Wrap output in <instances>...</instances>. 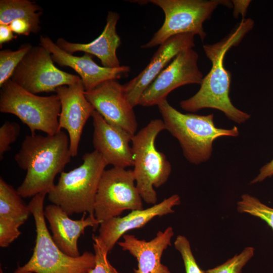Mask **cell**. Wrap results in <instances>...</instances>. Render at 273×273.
Returning a JSON list of instances; mask_svg holds the SVG:
<instances>
[{
  "label": "cell",
  "instance_id": "obj_1",
  "mask_svg": "<svg viewBox=\"0 0 273 273\" xmlns=\"http://www.w3.org/2000/svg\"><path fill=\"white\" fill-rule=\"evenodd\" d=\"M253 25L252 19L243 20L234 31L221 41L203 46L205 55L211 62V68L204 77L199 90L180 102L182 109L191 112L203 108L217 109L222 112L229 120L238 124L250 118V114L237 109L231 101V73L225 68L223 61L226 52L232 47L237 46Z\"/></svg>",
  "mask_w": 273,
  "mask_h": 273
},
{
  "label": "cell",
  "instance_id": "obj_2",
  "mask_svg": "<svg viewBox=\"0 0 273 273\" xmlns=\"http://www.w3.org/2000/svg\"><path fill=\"white\" fill-rule=\"evenodd\" d=\"M69 136L62 130L54 135L31 134L25 136L14 158L26 171L17 191L22 198L46 192L55 185L56 176L63 171L71 161Z\"/></svg>",
  "mask_w": 273,
  "mask_h": 273
},
{
  "label": "cell",
  "instance_id": "obj_3",
  "mask_svg": "<svg viewBox=\"0 0 273 273\" xmlns=\"http://www.w3.org/2000/svg\"><path fill=\"white\" fill-rule=\"evenodd\" d=\"M157 106L165 129L178 140L185 157L193 164L198 165L210 159L213 143L216 139L239 135L236 126L230 129L216 127L212 113L184 114L170 105L167 100Z\"/></svg>",
  "mask_w": 273,
  "mask_h": 273
},
{
  "label": "cell",
  "instance_id": "obj_4",
  "mask_svg": "<svg viewBox=\"0 0 273 273\" xmlns=\"http://www.w3.org/2000/svg\"><path fill=\"white\" fill-rule=\"evenodd\" d=\"M46 192L33 196L28 204L33 215L36 236L32 255L13 273H89L95 265V254L84 251L73 257L63 253L56 245L47 227L43 204Z\"/></svg>",
  "mask_w": 273,
  "mask_h": 273
},
{
  "label": "cell",
  "instance_id": "obj_5",
  "mask_svg": "<svg viewBox=\"0 0 273 273\" xmlns=\"http://www.w3.org/2000/svg\"><path fill=\"white\" fill-rule=\"evenodd\" d=\"M82 163L63 171L58 183L49 192L48 199L69 216L88 213L94 215V204L100 180L107 164L96 150L82 156Z\"/></svg>",
  "mask_w": 273,
  "mask_h": 273
},
{
  "label": "cell",
  "instance_id": "obj_6",
  "mask_svg": "<svg viewBox=\"0 0 273 273\" xmlns=\"http://www.w3.org/2000/svg\"><path fill=\"white\" fill-rule=\"evenodd\" d=\"M165 129L162 119L151 120L131 138V149L136 187L147 203L157 202L154 188H159L168 180L171 166L165 154L155 146L158 134Z\"/></svg>",
  "mask_w": 273,
  "mask_h": 273
},
{
  "label": "cell",
  "instance_id": "obj_7",
  "mask_svg": "<svg viewBox=\"0 0 273 273\" xmlns=\"http://www.w3.org/2000/svg\"><path fill=\"white\" fill-rule=\"evenodd\" d=\"M0 111L18 117L31 134L40 130L54 135L60 130L59 117L61 104L58 95L38 96L9 79L1 87Z\"/></svg>",
  "mask_w": 273,
  "mask_h": 273
},
{
  "label": "cell",
  "instance_id": "obj_8",
  "mask_svg": "<svg viewBox=\"0 0 273 273\" xmlns=\"http://www.w3.org/2000/svg\"><path fill=\"white\" fill-rule=\"evenodd\" d=\"M160 7L165 15L164 21L151 39L141 46L149 49L160 45L170 37L180 34L197 35L203 41L206 33L203 23L220 5L232 8V2L223 0H150Z\"/></svg>",
  "mask_w": 273,
  "mask_h": 273
},
{
  "label": "cell",
  "instance_id": "obj_9",
  "mask_svg": "<svg viewBox=\"0 0 273 273\" xmlns=\"http://www.w3.org/2000/svg\"><path fill=\"white\" fill-rule=\"evenodd\" d=\"M135 182L132 170L113 167L103 171L94 204V215L100 223L125 210L143 209Z\"/></svg>",
  "mask_w": 273,
  "mask_h": 273
},
{
  "label": "cell",
  "instance_id": "obj_10",
  "mask_svg": "<svg viewBox=\"0 0 273 273\" xmlns=\"http://www.w3.org/2000/svg\"><path fill=\"white\" fill-rule=\"evenodd\" d=\"M10 79L33 94L55 92L59 86L69 85L81 79L57 68L51 53L40 45L32 47Z\"/></svg>",
  "mask_w": 273,
  "mask_h": 273
},
{
  "label": "cell",
  "instance_id": "obj_11",
  "mask_svg": "<svg viewBox=\"0 0 273 273\" xmlns=\"http://www.w3.org/2000/svg\"><path fill=\"white\" fill-rule=\"evenodd\" d=\"M198 54L193 49L179 53L145 89L139 105H158L176 88L189 84H201L204 77L198 67Z\"/></svg>",
  "mask_w": 273,
  "mask_h": 273
},
{
  "label": "cell",
  "instance_id": "obj_12",
  "mask_svg": "<svg viewBox=\"0 0 273 273\" xmlns=\"http://www.w3.org/2000/svg\"><path fill=\"white\" fill-rule=\"evenodd\" d=\"M87 101L109 123L116 126L133 136L138 122L132 107L127 101L123 85L117 80L102 82L84 92Z\"/></svg>",
  "mask_w": 273,
  "mask_h": 273
},
{
  "label": "cell",
  "instance_id": "obj_13",
  "mask_svg": "<svg viewBox=\"0 0 273 273\" xmlns=\"http://www.w3.org/2000/svg\"><path fill=\"white\" fill-rule=\"evenodd\" d=\"M55 92L61 104L59 128L67 131L70 151L72 157H75L84 126L95 109L85 96L81 79L69 85L59 86Z\"/></svg>",
  "mask_w": 273,
  "mask_h": 273
},
{
  "label": "cell",
  "instance_id": "obj_14",
  "mask_svg": "<svg viewBox=\"0 0 273 273\" xmlns=\"http://www.w3.org/2000/svg\"><path fill=\"white\" fill-rule=\"evenodd\" d=\"M195 35L184 33L173 36L160 45L149 63L136 76L123 85L126 98L132 107L150 83L179 53L195 47Z\"/></svg>",
  "mask_w": 273,
  "mask_h": 273
},
{
  "label": "cell",
  "instance_id": "obj_15",
  "mask_svg": "<svg viewBox=\"0 0 273 273\" xmlns=\"http://www.w3.org/2000/svg\"><path fill=\"white\" fill-rule=\"evenodd\" d=\"M40 45L51 54L54 62L61 66L73 69L80 76L85 91L93 89L103 82L117 80L130 71L128 66L116 68L100 66L93 60V55L84 53L81 57L70 54L61 49L48 36H40Z\"/></svg>",
  "mask_w": 273,
  "mask_h": 273
},
{
  "label": "cell",
  "instance_id": "obj_16",
  "mask_svg": "<svg viewBox=\"0 0 273 273\" xmlns=\"http://www.w3.org/2000/svg\"><path fill=\"white\" fill-rule=\"evenodd\" d=\"M180 204V197L174 194L148 208L131 211L123 217H113L100 223L97 237L109 252L127 232L144 226L156 217L173 213V208Z\"/></svg>",
  "mask_w": 273,
  "mask_h": 273
},
{
  "label": "cell",
  "instance_id": "obj_17",
  "mask_svg": "<svg viewBox=\"0 0 273 273\" xmlns=\"http://www.w3.org/2000/svg\"><path fill=\"white\" fill-rule=\"evenodd\" d=\"M95 150L107 165L126 168L133 166L132 135L122 129L107 122L96 110L92 113Z\"/></svg>",
  "mask_w": 273,
  "mask_h": 273
},
{
  "label": "cell",
  "instance_id": "obj_18",
  "mask_svg": "<svg viewBox=\"0 0 273 273\" xmlns=\"http://www.w3.org/2000/svg\"><path fill=\"white\" fill-rule=\"evenodd\" d=\"M44 215L56 245L65 254L73 257L81 255L77 243L85 229L87 227L96 229L101 223L95 215L85 218V213L80 219L73 220L61 207L53 204L45 207Z\"/></svg>",
  "mask_w": 273,
  "mask_h": 273
},
{
  "label": "cell",
  "instance_id": "obj_19",
  "mask_svg": "<svg viewBox=\"0 0 273 273\" xmlns=\"http://www.w3.org/2000/svg\"><path fill=\"white\" fill-rule=\"evenodd\" d=\"M174 235L171 226L163 231H159L150 241L141 240L134 235L125 234L123 240L118 244L123 251H127L138 261V269L135 273H171L168 267L161 262L164 251L171 245V240Z\"/></svg>",
  "mask_w": 273,
  "mask_h": 273
},
{
  "label": "cell",
  "instance_id": "obj_20",
  "mask_svg": "<svg viewBox=\"0 0 273 273\" xmlns=\"http://www.w3.org/2000/svg\"><path fill=\"white\" fill-rule=\"evenodd\" d=\"M119 18L118 13L109 11L104 29L97 38L89 43H73L59 38L56 44L70 54L83 52L94 55L100 60L104 67H118L120 64L116 51L121 44V39L116 31V25Z\"/></svg>",
  "mask_w": 273,
  "mask_h": 273
},
{
  "label": "cell",
  "instance_id": "obj_21",
  "mask_svg": "<svg viewBox=\"0 0 273 273\" xmlns=\"http://www.w3.org/2000/svg\"><path fill=\"white\" fill-rule=\"evenodd\" d=\"M40 8L28 0H1L0 24L9 25L16 19L26 20L32 32L37 33L40 30Z\"/></svg>",
  "mask_w": 273,
  "mask_h": 273
},
{
  "label": "cell",
  "instance_id": "obj_22",
  "mask_svg": "<svg viewBox=\"0 0 273 273\" xmlns=\"http://www.w3.org/2000/svg\"><path fill=\"white\" fill-rule=\"evenodd\" d=\"M31 214L17 190L0 178V217L20 221L24 223Z\"/></svg>",
  "mask_w": 273,
  "mask_h": 273
},
{
  "label": "cell",
  "instance_id": "obj_23",
  "mask_svg": "<svg viewBox=\"0 0 273 273\" xmlns=\"http://www.w3.org/2000/svg\"><path fill=\"white\" fill-rule=\"evenodd\" d=\"M237 210L261 219L273 230V207L264 204L256 197L248 194H243L237 202Z\"/></svg>",
  "mask_w": 273,
  "mask_h": 273
},
{
  "label": "cell",
  "instance_id": "obj_24",
  "mask_svg": "<svg viewBox=\"0 0 273 273\" xmlns=\"http://www.w3.org/2000/svg\"><path fill=\"white\" fill-rule=\"evenodd\" d=\"M30 44L21 46L17 50L0 51V86L11 78L18 64L32 48Z\"/></svg>",
  "mask_w": 273,
  "mask_h": 273
},
{
  "label": "cell",
  "instance_id": "obj_25",
  "mask_svg": "<svg viewBox=\"0 0 273 273\" xmlns=\"http://www.w3.org/2000/svg\"><path fill=\"white\" fill-rule=\"evenodd\" d=\"M255 249L247 247L239 254H236L223 264L208 269L206 273H241L243 267L253 256Z\"/></svg>",
  "mask_w": 273,
  "mask_h": 273
},
{
  "label": "cell",
  "instance_id": "obj_26",
  "mask_svg": "<svg viewBox=\"0 0 273 273\" xmlns=\"http://www.w3.org/2000/svg\"><path fill=\"white\" fill-rule=\"evenodd\" d=\"M174 245L182 257L186 273H206L198 265L192 253L190 242L185 236H177Z\"/></svg>",
  "mask_w": 273,
  "mask_h": 273
},
{
  "label": "cell",
  "instance_id": "obj_27",
  "mask_svg": "<svg viewBox=\"0 0 273 273\" xmlns=\"http://www.w3.org/2000/svg\"><path fill=\"white\" fill-rule=\"evenodd\" d=\"M93 247L95 256V267L89 273H118L111 264L108 259V252L105 249L97 236L93 235Z\"/></svg>",
  "mask_w": 273,
  "mask_h": 273
},
{
  "label": "cell",
  "instance_id": "obj_28",
  "mask_svg": "<svg viewBox=\"0 0 273 273\" xmlns=\"http://www.w3.org/2000/svg\"><path fill=\"white\" fill-rule=\"evenodd\" d=\"M24 223L0 217V247L6 248L17 239L21 232L19 228Z\"/></svg>",
  "mask_w": 273,
  "mask_h": 273
},
{
  "label": "cell",
  "instance_id": "obj_29",
  "mask_svg": "<svg viewBox=\"0 0 273 273\" xmlns=\"http://www.w3.org/2000/svg\"><path fill=\"white\" fill-rule=\"evenodd\" d=\"M20 127L18 124L9 121L5 122L0 127V158L10 149V145L14 143L20 133Z\"/></svg>",
  "mask_w": 273,
  "mask_h": 273
},
{
  "label": "cell",
  "instance_id": "obj_30",
  "mask_svg": "<svg viewBox=\"0 0 273 273\" xmlns=\"http://www.w3.org/2000/svg\"><path fill=\"white\" fill-rule=\"evenodd\" d=\"M9 26L12 31L20 35H28L32 30L29 23L25 20L16 19Z\"/></svg>",
  "mask_w": 273,
  "mask_h": 273
},
{
  "label": "cell",
  "instance_id": "obj_31",
  "mask_svg": "<svg viewBox=\"0 0 273 273\" xmlns=\"http://www.w3.org/2000/svg\"><path fill=\"white\" fill-rule=\"evenodd\" d=\"M273 175V159L263 165L259 170V174L250 182L251 184L260 183Z\"/></svg>",
  "mask_w": 273,
  "mask_h": 273
},
{
  "label": "cell",
  "instance_id": "obj_32",
  "mask_svg": "<svg viewBox=\"0 0 273 273\" xmlns=\"http://www.w3.org/2000/svg\"><path fill=\"white\" fill-rule=\"evenodd\" d=\"M232 2L234 7L233 15L235 17L237 18L240 14L244 17L251 1L234 0Z\"/></svg>",
  "mask_w": 273,
  "mask_h": 273
},
{
  "label": "cell",
  "instance_id": "obj_33",
  "mask_svg": "<svg viewBox=\"0 0 273 273\" xmlns=\"http://www.w3.org/2000/svg\"><path fill=\"white\" fill-rule=\"evenodd\" d=\"M17 38L13 34L9 25L0 24V46L2 48L5 43L9 42Z\"/></svg>",
  "mask_w": 273,
  "mask_h": 273
}]
</instances>
